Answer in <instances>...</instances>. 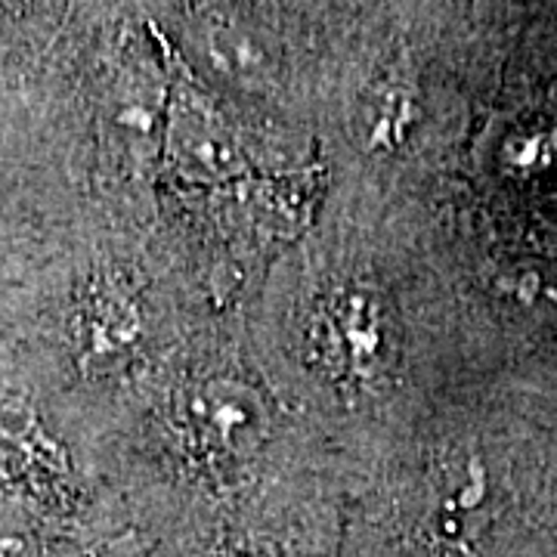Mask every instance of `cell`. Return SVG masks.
<instances>
[{
    "label": "cell",
    "mask_w": 557,
    "mask_h": 557,
    "mask_svg": "<svg viewBox=\"0 0 557 557\" xmlns=\"http://www.w3.org/2000/svg\"><path fill=\"white\" fill-rule=\"evenodd\" d=\"M183 424L218 456H255L270 437V412L255 387L236 379L201 381L183 399Z\"/></svg>",
    "instance_id": "obj_1"
},
{
    "label": "cell",
    "mask_w": 557,
    "mask_h": 557,
    "mask_svg": "<svg viewBox=\"0 0 557 557\" xmlns=\"http://www.w3.org/2000/svg\"><path fill=\"white\" fill-rule=\"evenodd\" d=\"M329 359L357 379L379 375L387 359V317L384 304L369 292H347L332 304L322 322Z\"/></svg>",
    "instance_id": "obj_2"
},
{
    "label": "cell",
    "mask_w": 557,
    "mask_h": 557,
    "mask_svg": "<svg viewBox=\"0 0 557 557\" xmlns=\"http://www.w3.org/2000/svg\"><path fill=\"white\" fill-rule=\"evenodd\" d=\"M171 146L186 171L201 174H223L236 168V146L208 109L196 100H183L177 115L171 121Z\"/></svg>",
    "instance_id": "obj_3"
},
{
    "label": "cell",
    "mask_w": 557,
    "mask_h": 557,
    "mask_svg": "<svg viewBox=\"0 0 557 557\" xmlns=\"http://www.w3.org/2000/svg\"><path fill=\"white\" fill-rule=\"evenodd\" d=\"M137 313L124 298L102 295L90 300L81 317V350L84 366H109L127 357L137 341Z\"/></svg>",
    "instance_id": "obj_4"
},
{
    "label": "cell",
    "mask_w": 557,
    "mask_h": 557,
    "mask_svg": "<svg viewBox=\"0 0 557 557\" xmlns=\"http://www.w3.org/2000/svg\"><path fill=\"white\" fill-rule=\"evenodd\" d=\"M498 295L533 325L557 332V270L520 263L498 276Z\"/></svg>",
    "instance_id": "obj_5"
},
{
    "label": "cell",
    "mask_w": 557,
    "mask_h": 557,
    "mask_svg": "<svg viewBox=\"0 0 557 557\" xmlns=\"http://www.w3.org/2000/svg\"><path fill=\"white\" fill-rule=\"evenodd\" d=\"M409 112H412V100H409V94L394 90V94L381 97V112H379V119H375V137L379 139L403 137V131L409 127Z\"/></svg>",
    "instance_id": "obj_6"
},
{
    "label": "cell",
    "mask_w": 557,
    "mask_h": 557,
    "mask_svg": "<svg viewBox=\"0 0 557 557\" xmlns=\"http://www.w3.org/2000/svg\"><path fill=\"white\" fill-rule=\"evenodd\" d=\"M214 557H273L267 552H258V548H248V545H236V548H223Z\"/></svg>",
    "instance_id": "obj_7"
}]
</instances>
